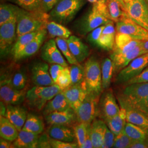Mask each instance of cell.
Instances as JSON below:
<instances>
[{
    "label": "cell",
    "instance_id": "obj_1",
    "mask_svg": "<svg viewBox=\"0 0 148 148\" xmlns=\"http://www.w3.org/2000/svg\"><path fill=\"white\" fill-rule=\"evenodd\" d=\"M107 0H99L93 3L90 9L75 23V30L85 36L98 27L111 21L109 17Z\"/></svg>",
    "mask_w": 148,
    "mask_h": 148
},
{
    "label": "cell",
    "instance_id": "obj_2",
    "mask_svg": "<svg viewBox=\"0 0 148 148\" xmlns=\"http://www.w3.org/2000/svg\"><path fill=\"white\" fill-rule=\"evenodd\" d=\"M49 13L44 11H27L21 8L16 16L17 37L46 28Z\"/></svg>",
    "mask_w": 148,
    "mask_h": 148
},
{
    "label": "cell",
    "instance_id": "obj_3",
    "mask_svg": "<svg viewBox=\"0 0 148 148\" xmlns=\"http://www.w3.org/2000/svg\"><path fill=\"white\" fill-rule=\"evenodd\" d=\"M87 2V0H59L49 12V20L66 25L74 19Z\"/></svg>",
    "mask_w": 148,
    "mask_h": 148
},
{
    "label": "cell",
    "instance_id": "obj_4",
    "mask_svg": "<svg viewBox=\"0 0 148 148\" xmlns=\"http://www.w3.org/2000/svg\"><path fill=\"white\" fill-rule=\"evenodd\" d=\"M62 91V89L56 84L49 86H36L27 92L25 101L30 108L40 110L47 102Z\"/></svg>",
    "mask_w": 148,
    "mask_h": 148
},
{
    "label": "cell",
    "instance_id": "obj_5",
    "mask_svg": "<svg viewBox=\"0 0 148 148\" xmlns=\"http://www.w3.org/2000/svg\"><path fill=\"white\" fill-rule=\"evenodd\" d=\"M148 95V83H134L126 85L117 96V99L122 108L135 109Z\"/></svg>",
    "mask_w": 148,
    "mask_h": 148
},
{
    "label": "cell",
    "instance_id": "obj_6",
    "mask_svg": "<svg viewBox=\"0 0 148 148\" xmlns=\"http://www.w3.org/2000/svg\"><path fill=\"white\" fill-rule=\"evenodd\" d=\"M85 82L88 92L100 95L103 90L101 69L99 62L94 57L85 64Z\"/></svg>",
    "mask_w": 148,
    "mask_h": 148
},
{
    "label": "cell",
    "instance_id": "obj_7",
    "mask_svg": "<svg viewBox=\"0 0 148 148\" xmlns=\"http://www.w3.org/2000/svg\"><path fill=\"white\" fill-rule=\"evenodd\" d=\"M99 95L88 92L84 101L75 111L79 123L90 125L99 115Z\"/></svg>",
    "mask_w": 148,
    "mask_h": 148
},
{
    "label": "cell",
    "instance_id": "obj_8",
    "mask_svg": "<svg viewBox=\"0 0 148 148\" xmlns=\"http://www.w3.org/2000/svg\"><path fill=\"white\" fill-rule=\"evenodd\" d=\"M148 65V53L140 55L119 71L115 81L118 84H125L140 74Z\"/></svg>",
    "mask_w": 148,
    "mask_h": 148
},
{
    "label": "cell",
    "instance_id": "obj_9",
    "mask_svg": "<svg viewBox=\"0 0 148 148\" xmlns=\"http://www.w3.org/2000/svg\"><path fill=\"white\" fill-rule=\"evenodd\" d=\"M128 16L148 31V3L147 0H133L125 4Z\"/></svg>",
    "mask_w": 148,
    "mask_h": 148
},
{
    "label": "cell",
    "instance_id": "obj_10",
    "mask_svg": "<svg viewBox=\"0 0 148 148\" xmlns=\"http://www.w3.org/2000/svg\"><path fill=\"white\" fill-rule=\"evenodd\" d=\"M116 30L117 32L128 35L134 40L141 41L148 40V30L133 21L127 15L117 22Z\"/></svg>",
    "mask_w": 148,
    "mask_h": 148
},
{
    "label": "cell",
    "instance_id": "obj_11",
    "mask_svg": "<svg viewBox=\"0 0 148 148\" xmlns=\"http://www.w3.org/2000/svg\"><path fill=\"white\" fill-rule=\"evenodd\" d=\"M16 33V18L0 25V49L1 56L11 52Z\"/></svg>",
    "mask_w": 148,
    "mask_h": 148
},
{
    "label": "cell",
    "instance_id": "obj_12",
    "mask_svg": "<svg viewBox=\"0 0 148 148\" xmlns=\"http://www.w3.org/2000/svg\"><path fill=\"white\" fill-rule=\"evenodd\" d=\"M26 93L24 90L13 87L6 79L1 80L0 97L1 101L6 106L20 104L25 100Z\"/></svg>",
    "mask_w": 148,
    "mask_h": 148
},
{
    "label": "cell",
    "instance_id": "obj_13",
    "mask_svg": "<svg viewBox=\"0 0 148 148\" xmlns=\"http://www.w3.org/2000/svg\"><path fill=\"white\" fill-rule=\"evenodd\" d=\"M120 109L111 90H107L101 97L99 103V115L106 121L115 116L119 112Z\"/></svg>",
    "mask_w": 148,
    "mask_h": 148
},
{
    "label": "cell",
    "instance_id": "obj_14",
    "mask_svg": "<svg viewBox=\"0 0 148 148\" xmlns=\"http://www.w3.org/2000/svg\"><path fill=\"white\" fill-rule=\"evenodd\" d=\"M41 56L43 60L51 64H59L64 67L68 66L55 40L50 39L41 48Z\"/></svg>",
    "mask_w": 148,
    "mask_h": 148
},
{
    "label": "cell",
    "instance_id": "obj_15",
    "mask_svg": "<svg viewBox=\"0 0 148 148\" xmlns=\"http://www.w3.org/2000/svg\"><path fill=\"white\" fill-rule=\"evenodd\" d=\"M70 106L76 111L88 93L86 82L78 85H70L68 88L63 90Z\"/></svg>",
    "mask_w": 148,
    "mask_h": 148
},
{
    "label": "cell",
    "instance_id": "obj_16",
    "mask_svg": "<svg viewBox=\"0 0 148 148\" xmlns=\"http://www.w3.org/2000/svg\"><path fill=\"white\" fill-rule=\"evenodd\" d=\"M47 64L38 62L35 64L32 69V79L37 86H49L55 85L50 75Z\"/></svg>",
    "mask_w": 148,
    "mask_h": 148
},
{
    "label": "cell",
    "instance_id": "obj_17",
    "mask_svg": "<svg viewBox=\"0 0 148 148\" xmlns=\"http://www.w3.org/2000/svg\"><path fill=\"white\" fill-rule=\"evenodd\" d=\"M148 53V51L143 47L142 44L133 50L125 54H114L110 56L114 67V71H120L125 68L133 59L143 54Z\"/></svg>",
    "mask_w": 148,
    "mask_h": 148
},
{
    "label": "cell",
    "instance_id": "obj_18",
    "mask_svg": "<svg viewBox=\"0 0 148 148\" xmlns=\"http://www.w3.org/2000/svg\"><path fill=\"white\" fill-rule=\"evenodd\" d=\"M142 42V41L134 40L128 35L117 32L112 54H121L128 53L140 45Z\"/></svg>",
    "mask_w": 148,
    "mask_h": 148
},
{
    "label": "cell",
    "instance_id": "obj_19",
    "mask_svg": "<svg viewBox=\"0 0 148 148\" xmlns=\"http://www.w3.org/2000/svg\"><path fill=\"white\" fill-rule=\"evenodd\" d=\"M48 124L68 125L77 121L76 112L71 107L63 111H56L49 113L45 116Z\"/></svg>",
    "mask_w": 148,
    "mask_h": 148
},
{
    "label": "cell",
    "instance_id": "obj_20",
    "mask_svg": "<svg viewBox=\"0 0 148 148\" xmlns=\"http://www.w3.org/2000/svg\"><path fill=\"white\" fill-rule=\"evenodd\" d=\"M66 40L71 53L79 63L83 62L88 57L90 49L79 38L71 35Z\"/></svg>",
    "mask_w": 148,
    "mask_h": 148
},
{
    "label": "cell",
    "instance_id": "obj_21",
    "mask_svg": "<svg viewBox=\"0 0 148 148\" xmlns=\"http://www.w3.org/2000/svg\"><path fill=\"white\" fill-rule=\"evenodd\" d=\"M5 116L16 127L19 131H21L27 120V111L17 105H8L6 106Z\"/></svg>",
    "mask_w": 148,
    "mask_h": 148
},
{
    "label": "cell",
    "instance_id": "obj_22",
    "mask_svg": "<svg viewBox=\"0 0 148 148\" xmlns=\"http://www.w3.org/2000/svg\"><path fill=\"white\" fill-rule=\"evenodd\" d=\"M47 32L46 28L40 30L37 36L19 53L15 60H18L27 58L36 53L40 49L44 41L45 40Z\"/></svg>",
    "mask_w": 148,
    "mask_h": 148
},
{
    "label": "cell",
    "instance_id": "obj_23",
    "mask_svg": "<svg viewBox=\"0 0 148 148\" xmlns=\"http://www.w3.org/2000/svg\"><path fill=\"white\" fill-rule=\"evenodd\" d=\"M107 125L101 120H93L89 127V132L93 148H101L104 141Z\"/></svg>",
    "mask_w": 148,
    "mask_h": 148
},
{
    "label": "cell",
    "instance_id": "obj_24",
    "mask_svg": "<svg viewBox=\"0 0 148 148\" xmlns=\"http://www.w3.org/2000/svg\"><path fill=\"white\" fill-rule=\"evenodd\" d=\"M116 30L113 21H109L105 25L98 41V47L106 51L112 50L115 42Z\"/></svg>",
    "mask_w": 148,
    "mask_h": 148
},
{
    "label": "cell",
    "instance_id": "obj_25",
    "mask_svg": "<svg viewBox=\"0 0 148 148\" xmlns=\"http://www.w3.org/2000/svg\"><path fill=\"white\" fill-rule=\"evenodd\" d=\"M48 136L54 139L67 142H73L75 138L74 130L64 125H52L48 130Z\"/></svg>",
    "mask_w": 148,
    "mask_h": 148
},
{
    "label": "cell",
    "instance_id": "obj_26",
    "mask_svg": "<svg viewBox=\"0 0 148 148\" xmlns=\"http://www.w3.org/2000/svg\"><path fill=\"white\" fill-rule=\"evenodd\" d=\"M70 108L69 102L67 101L65 96L64 95L63 91L59 93L51 101L47 102L43 110V113L45 116L48 114L56 112L65 110Z\"/></svg>",
    "mask_w": 148,
    "mask_h": 148
},
{
    "label": "cell",
    "instance_id": "obj_27",
    "mask_svg": "<svg viewBox=\"0 0 148 148\" xmlns=\"http://www.w3.org/2000/svg\"><path fill=\"white\" fill-rule=\"evenodd\" d=\"M39 136L38 134L21 130L18 137L13 142L15 148H37Z\"/></svg>",
    "mask_w": 148,
    "mask_h": 148
},
{
    "label": "cell",
    "instance_id": "obj_28",
    "mask_svg": "<svg viewBox=\"0 0 148 148\" xmlns=\"http://www.w3.org/2000/svg\"><path fill=\"white\" fill-rule=\"evenodd\" d=\"M126 121L142 128L148 134V116L136 109H126Z\"/></svg>",
    "mask_w": 148,
    "mask_h": 148
},
{
    "label": "cell",
    "instance_id": "obj_29",
    "mask_svg": "<svg viewBox=\"0 0 148 148\" xmlns=\"http://www.w3.org/2000/svg\"><path fill=\"white\" fill-rule=\"evenodd\" d=\"M19 131L6 117L0 116V136L10 142H14L18 137Z\"/></svg>",
    "mask_w": 148,
    "mask_h": 148
},
{
    "label": "cell",
    "instance_id": "obj_30",
    "mask_svg": "<svg viewBox=\"0 0 148 148\" xmlns=\"http://www.w3.org/2000/svg\"><path fill=\"white\" fill-rule=\"evenodd\" d=\"M126 117V110L121 108L116 115L111 117L106 121L108 127L115 136L123 131L126 122H127Z\"/></svg>",
    "mask_w": 148,
    "mask_h": 148
},
{
    "label": "cell",
    "instance_id": "obj_31",
    "mask_svg": "<svg viewBox=\"0 0 148 148\" xmlns=\"http://www.w3.org/2000/svg\"><path fill=\"white\" fill-rule=\"evenodd\" d=\"M107 7L110 20L117 23L124 16H127L126 6L119 0H107Z\"/></svg>",
    "mask_w": 148,
    "mask_h": 148
},
{
    "label": "cell",
    "instance_id": "obj_32",
    "mask_svg": "<svg viewBox=\"0 0 148 148\" xmlns=\"http://www.w3.org/2000/svg\"><path fill=\"white\" fill-rule=\"evenodd\" d=\"M46 29L50 37L52 38L60 37L68 39L71 35V32L64 25L56 21H48Z\"/></svg>",
    "mask_w": 148,
    "mask_h": 148
},
{
    "label": "cell",
    "instance_id": "obj_33",
    "mask_svg": "<svg viewBox=\"0 0 148 148\" xmlns=\"http://www.w3.org/2000/svg\"><path fill=\"white\" fill-rule=\"evenodd\" d=\"M21 7L14 3L8 2L0 5V25L16 18Z\"/></svg>",
    "mask_w": 148,
    "mask_h": 148
},
{
    "label": "cell",
    "instance_id": "obj_34",
    "mask_svg": "<svg viewBox=\"0 0 148 148\" xmlns=\"http://www.w3.org/2000/svg\"><path fill=\"white\" fill-rule=\"evenodd\" d=\"M39 31L27 33L18 37L16 41L14 43V45L11 49V53L14 59L16 58L19 53L26 47L27 45L37 36Z\"/></svg>",
    "mask_w": 148,
    "mask_h": 148
},
{
    "label": "cell",
    "instance_id": "obj_35",
    "mask_svg": "<svg viewBox=\"0 0 148 148\" xmlns=\"http://www.w3.org/2000/svg\"><path fill=\"white\" fill-rule=\"evenodd\" d=\"M44 123L40 117L28 114L26 121L22 130L36 134H40L44 130Z\"/></svg>",
    "mask_w": 148,
    "mask_h": 148
},
{
    "label": "cell",
    "instance_id": "obj_36",
    "mask_svg": "<svg viewBox=\"0 0 148 148\" xmlns=\"http://www.w3.org/2000/svg\"><path fill=\"white\" fill-rule=\"evenodd\" d=\"M101 77H102V87L103 89H107L111 84V78L114 67L111 58L104 59L101 65Z\"/></svg>",
    "mask_w": 148,
    "mask_h": 148
},
{
    "label": "cell",
    "instance_id": "obj_37",
    "mask_svg": "<svg viewBox=\"0 0 148 148\" xmlns=\"http://www.w3.org/2000/svg\"><path fill=\"white\" fill-rule=\"evenodd\" d=\"M123 131L134 141L143 140L148 139L147 133L142 128L128 122H126Z\"/></svg>",
    "mask_w": 148,
    "mask_h": 148
},
{
    "label": "cell",
    "instance_id": "obj_38",
    "mask_svg": "<svg viewBox=\"0 0 148 148\" xmlns=\"http://www.w3.org/2000/svg\"><path fill=\"white\" fill-rule=\"evenodd\" d=\"M71 77V85H81L85 82V67L80 65L72 64L70 67Z\"/></svg>",
    "mask_w": 148,
    "mask_h": 148
},
{
    "label": "cell",
    "instance_id": "obj_39",
    "mask_svg": "<svg viewBox=\"0 0 148 148\" xmlns=\"http://www.w3.org/2000/svg\"><path fill=\"white\" fill-rule=\"evenodd\" d=\"M8 2L14 3L21 8L27 11H41V0H5ZM43 11V10H42Z\"/></svg>",
    "mask_w": 148,
    "mask_h": 148
},
{
    "label": "cell",
    "instance_id": "obj_40",
    "mask_svg": "<svg viewBox=\"0 0 148 148\" xmlns=\"http://www.w3.org/2000/svg\"><path fill=\"white\" fill-rule=\"evenodd\" d=\"M55 40L59 50L64 56V57L66 59L69 64L72 65L79 63L75 58L73 53H71L69 48L66 39L60 37H56Z\"/></svg>",
    "mask_w": 148,
    "mask_h": 148
},
{
    "label": "cell",
    "instance_id": "obj_41",
    "mask_svg": "<svg viewBox=\"0 0 148 148\" xmlns=\"http://www.w3.org/2000/svg\"><path fill=\"white\" fill-rule=\"evenodd\" d=\"M90 126L83 123L78 122V124L74 127V132L78 148H81V146L87 137L89 133Z\"/></svg>",
    "mask_w": 148,
    "mask_h": 148
},
{
    "label": "cell",
    "instance_id": "obj_42",
    "mask_svg": "<svg viewBox=\"0 0 148 148\" xmlns=\"http://www.w3.org/2000/svg\"><path fill=\"white\" fill-rule=\"evenodd\" d=\"M5 79L16 90H23L27 84V75L23 71H18L13 75L12 78Z\"/></svg>",
    "mask_w": 148,
    "mask_h": 148
},
{
    "label": "cell",
    "instance_id": "obj_43",
    "mask_svg": "<svg viewBox=\"0 0 148 148\" xmlns=\"http://www.w3.org/2000/svg\"><path fill=\"white\" fill-rule=\"evenodd\" d=\"M56 84L59 86L62 90H65L71 85L70 70L68 66L65 67L61 71Z\"/></svg>",
    "mask_w": 148,
    "mask_h": 148
},
{
    "label": "cell",
    "instance_id": "obj_44",
    "mask_svg": "<svg viewBox=\"0 0 148 148\" xmlns=\"http://www.w3.org/2000/svg\"><path fill=\"white\" fill-rule=\"evenodd\" d=\"M134 140L129 137L127 134L122 131L115 136V140L112 148H130Z\"/></svg>",
    "mask_w": 148,
    "mask_h": 148
},
{
    "label": "cell",
    "instance_id": "obj_45",
    "mask_svg": "<svg viewBox=\"0 0 148 148\" xmlns=\"http://www.w3.org/2000/svg\"><path fill=\"white\" fill-rule=\"evenodd\" d=\"M105 25H103L101 26L97 27L88 34L87 36V40L89 41V42L91 43L92 45L98 47V41L99 37L101 36V34L105 27Z\"/></svg>",
    "mask_w": 148,
    "mask_h": 148
},
{
    "label": "cell",
    "instance_id": "obj_46",
    "mask_svg": "<svg viewBox=\"0 0 148 148\" xmlns=\"http://www.w3.org/2000/svg\"><path fill=\"white\" fill-rule=\"evenodd\" d=\"M51 147L53 148H76L78 145L76 143L67 142L50 138Z\"/></svg>",
    "mask_w": 148,
    "mask_h": 148
},
{
    "label": "cell",
    "instance_id": "obj_47",
    "mask_svg": "<svg viewBox=\"0 0 148 148\" xmlns=\"http://www.w3.org/2000/svg\"><path fill=\"white\" fill-rule=\"evenodd\" d=\"M115 135L107 127L101 148H112L114 146L115 140Z\"/></svg>",
    "mask_w": 148,
    "mask_h": 148
},
{
    "label": "cell",
    "instance_id": "obj_48",
    "mask_svg": "<svg viewBox=\"0 0 148 148\" xmlns=\"http://www.w3.org/2000/svg\"><path fill=\"white\" fill-rule=\"evenodd\" d=\"M134 83H148V65L140 74L130 79L125 84L130 85Z\"/></svg>",
    "mask_w": 148,
    "mask_h": 148
},
{
    "label": "cell",
    "instance_id": "obj_49",
    "mask_svg": "<svg viewBox=\"0 0 148 148\" xmlns=\"http://www.w3.org/2000/svg\"><path fill=\"white\" fill-rule=\"evenodd\" d=\"M64 68L65 67H64L63 66L59 64H53L50 66L49 69V73L55 84H56L59 75Z\"/></svg>",
    "mask_w": 148,
    "mask_h": 148
},
{
    "label": "cell",
    "instance_id": "obj_50",
    "mask_svg": "<svg viewBox=\"0 0 148 148\" xmlns=\"http://www.w3.org/2000/svg\"><path fill=\"white\" fill-rule=\"evenodd\" d=\"M58 1L59 0H41L43 11L49 13Z\"/></svg>",
    "mask_w": 148,
    "mask_h": 148
},
{
    "label": "cell",
    "instance_id": "obj_51",
    "mask_svg": "<svg viewBox=\"0 0 148 148\" xmlns=\"http://www.w3.org/2000/svg\"><path fill=\"white\" fill-rule=\"evenodd\" d=\"M135 109L143 112L148 116V95L138 104Z\"/></svg>",
    "mask_w": 148,
    "mask_h": 148
},
{
    "label": "cell",
    "instance_id": "obj_52",
    "mask_svg": "<svg viewBox=\"0 0 148 148\" xmlns=\"http://www.w3.org/2000/svg\"><path fill=\"white\" fill-rule=\"evenodd\" d=\"M37 148H51L50 145V138L46 136L39 137Z\"/></svg>",
    "mask_w": 148,
    "mask_h": 148
},
{
    "label": "cell",
    "instance_id": "obj_53",
    "mask_svg": "<svg viewBox=\"0 0 148 148\" xmlns=\"http://www.w3.org/2000/svg\"><path fill=\"white\" fill-rule=\"evenodd\" d=\"M148 148V139L143 140L134 141L130 147V148Z\"/></svg>",
    "mask_w": 148,
    "mask_h": 148
},
{
    "label": "cell",
    "instance_id": "obj_54",
    "mask_svg": "<svg viewBox=\"0 0 148 148\" xmlns=\"http://www.w3.org/2000/svg\"><path fill=\"white\" fill-rule=\"evenodd\" d=\"M11 142L1 137L0 139V148H15L14 145H12Z\"/></svg>",
    "mask_w": 148,
    "mask_h": 148
},
{
    "label": "cell",
    "instance_id": "obj_55",
    "mask_svg": "<svg viewBox=\"0 0 148 148\" xmlns=\"http://www.w3.org/2000/svg\"><path fill=\"white\" fill-rule=\"evenodd\" d=\"M93 148V145L92 142L91 138L90 137V132L87 136V138H86L84 142L83 143L82 145L81 146V148Z\"/></svg>",
    "mask_w": 148,
    "mask_h": 148
},
{
    "label": "cell",
    "instance_id": "obj_56",
    "mask_svg": "<svg viewBox=\"0 0 148 148\" xmlns=\"http://www.w3.org/2000/svg\"><path fill=\"white\" fill-rule=\"evenodd\" d=\"M142 46H143L144 48L148 51V41H142Z\"/></svg>",
    "mask_w": 148,
    "mask_h": 148
},
{
    "label": "cell",
    "instance_id": "obj_57",
    "mask_svg": "<svg viewBox=\"0 0 148 148\" xmlns=\"http://www.w3.org/2000/svg\"><path fill=\"white\" fill-rule=\"evenodd\" d=\"M87 2H89L90 3H96V2H97L98 1H99V0H87Z\"/></svg>",
    "mask_w": 148,
    "mask_h": 148
},
{
    "label": "cell",
    "instance_id": "obj_58",
    "mask_svg": "<svg viewBox=\"0 0 148 148\" xmlns=\"http://www.w3.org/2000/svg\"><path fill=\"white\" fill-rule=\"evenodd\" d=\"M123 2H125V3L126 4V3H128V2H131V1H132L133 0H123Z\"/></svg>",
    "mask_w": 148,
    "mask_h": 148
},
{
    "label": "cell",
    "instance_id": "obj_59",
    "mask_svg": "<svg viewBox=\"0 0 148 148\" xmlns=\"http://www.w3.org/2000/svg\"><path fill=\"white\" fill-rule=\"evenodd\" d=\"M121 3L123 5H125V2H123V0H119Z\"/></svg>",
    "mask_w": 148,
    "mask_h": 148
},
{
    "label": "cell",
    "instance_id": "obj_60",
    "mask_svg": "<svg viewBox=\"0 0 148 148\" xmlns=\"http://www.w3.org/2000/svg\"><path fill=\"white\" fill-rule=\"evenodd\" d=\"M147 2H148V0H147Z\"/></svg>",
    "mask_w": 148,
    "mask_h": 148
}]
</instances>
